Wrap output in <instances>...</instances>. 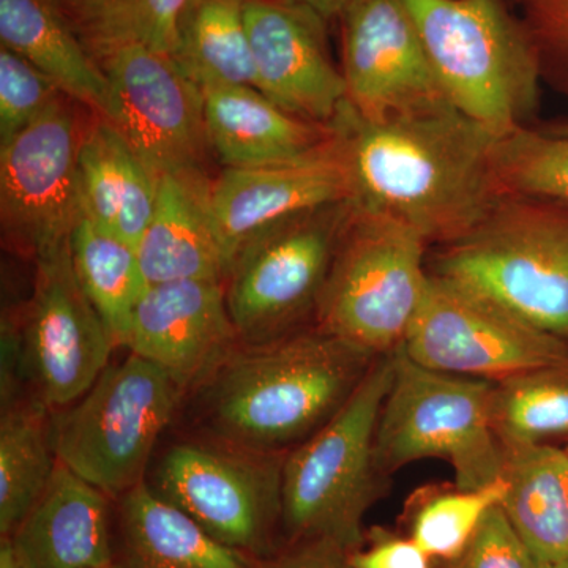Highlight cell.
I'll use <instances>...</instances> for the list:
<instances>
[{
	"instance_id": "1",
	"label": "cell",
	"mask_w": 568,
	"mask_h": 568,
	"mask_svg": "<svg viewBox=\"0 0 568 568\" xmlns=\"http://www.w3.org/2000/svg\"><path fill=\"white\" fill-rule=\"evenodd\" d=\"M331 125L351 203L402 220L428 245L465 237L504 197L495 173L499 136L455 108L368 121L346 102Z\"/></svg>"
},
{
	"instance_id": "2",
	"label": "cell",
	"mask_w": 568,
	"mask_h": 568,
	"mask_svg": "<svg viewBox=\"0 0 568 568\" xmlns=\"http://www.w3.org/2000/svg\"><path fill=\"white\" fill-rule=\"evenodd\" d=\"M377 357L316 325L241 345L194 392L201 420L211 439L287 454L343 409Z\"/></svg>"
},
{
	"instance_id": "3",
	"label": "cell",
	"mask_w": 568,
	"mask_h": 568,
	"mask_svg": "<svg viewBox=\"0 0 568 568\" xmlns=\"http://www.w3.org/2000/svg\"><path fill=\"white\" fill-rule=\"evenodd\" d=\"M395 373V351L376 358L334 418L284 455L282 529L291 544L364 547V521L386 488L376 465L377 420Z\"/></svg>"
},
{
	"instance_id": "4",
	"label": "cell",
	"mask_w": 568,
	"mask_h": 568,
	"mask_svg": "<svg viewBox=\"0 0 568 568\" xmlns=\"http://www.w3.org/2000/svg\"><path fill=\"white\" fill-rule=\"evenodd\" d=\"M448 102L496 136L526 126L540 97V55L503 0H403Z\"/></svg>"
},
{
	"instance_id": "5",
	"label": "cell",
	"mask_w": 568,
	"mask_h": 568,
	"mask_svg": "<svg viewBox=\"0 0 568 568\" xmlns=\"http://www.w3.org/2000/svg\"><path fill=\"white\" fill-rule=\"evenodd\" d=\"M462 284L568 345V209L503 197L476 230L428 254Z\"/></svg>"
},
{
	"instance_id": "6",
	"label": "cell",
	"mask_w": 568,
	"mask_h": 568,
	"mask_svg": "<svg viewBox=\"0 0 568 568\" xmlns=\"http://www.w3.org/2000/svg\"><path fill=\"white\" fill-rule=\"evenodd\" d=\"M495 383L435 372L395 351V373L377 420L376 465L384 477L439 458L455 487L478 489L503 474L504 447L491 422Z\"/></svg>"
},
{
	"instance_id": "7",
	"label": "cell",
	"mask_w": 568,
	"mask_h": 568,
	"mask_svg": "<svg viewBox=\"0 0 568 568\" xmlns=\"http://www.w3.org/2000/svg\"><path fill=\"white\" fill-rule=\"evenodd\" d=\"M428 246L402 220L354 205L313 325L372 354L394 353L424 298Z\"/></svg>"
},
{
	"instance_id": "8",
	"label": "cell",
	"mask_w": 568,
	"mask_h": 568,
	"mask_svg": "<svg viewBox=\"0 0 568 568\" xmlns=\"http://www.w3.org/2000/svg\"><path fill=\"white\" fill-rule=\"evenodd\" d=\"M182 396L160 366L130 354L52 414L55 458L104 495L122 497L144 484L153 448Z\"/></svg>"
},
{
	"instance_id": "9",
	"label": "cell",
	"mask_w": 568,
	"mask_h": 568,
	"mask_svg": "<svg viewBox=\"0 0 568 568\" xmlns=\"http://www.w3.org/2000/svg\"><path fill=\"white\" fill-rule=\"evenodd\" d=\"M354 204L308 212L276 226L239 254L224 282L242 345H264L305 328L334 264Z\"/></svg>"
},
{
	"instance_id": "10",
	"label": "cell",
	"mask_w": 568,
	"mask_h": 568,
	"mask_svg": "<svg viewBox=\"0 0 568 568\" xmlns=\"http://www.w3.org/2000/svg\"><path fill=\"white\" fill-rule=\"evenodd\" d=\"M284 455L220 440H182L164 452L149 487L212 537L257 560L271 558L282 525Z\"/></svg>"
},
{
	"instance_id": "11",
	"label": "cell",
	"mask_w": 568,
	"mask_h": 568,
	"mask_svg": "<svg viewBox=\"0 0 568 568\" xmlns=\"http://www.w3.org/2000/svg\"><path fill=\"white\" fill-rule=\"evenodd\" d=\"M402 349L425 368L491 383L568 361L567 343L433 274Z\"/></svg>"
},
{
	"instance_id": "12",
	"label": "cell",
	"mask_w": 568,
	"mask_h": 568,
	"mask_svg": "<svg viewBox=\"0 0 568 568\" xmlns=\"http://www.w3.org/2000/svg\"><path fill=\"white\" fill-rule=\"evenodd\" d=\"M74 104L62 95L0 145L3 237L33 260L69 245L85 216L78 168L85 126Z\"/></svg>"
},
{
	"instance_id": "13",
	"label": "cell",
	"mask_w": 568,
	"mask_h": 568,
	"mask_svg": "<svg viewBox=\"0 0 568 568\" xmlns=\"http://www.w3.org/2000/svg\"><path fill=\"white\" fill-rule=\"evenodd\" d=\"M110 91L104 119L162 175H207L203 91L173 55L142 47L119 48L95 59Z\"/></svg>"
},
{
	"instance_id": "14",
	"label": "cell",
	"mask_w": 568,
	"mask_h": 568,
	"mask_svg": "<svg viewBox=\"0 0 568 568\" xmlns=\"http://www.w3.org/2000/svg\"><path fill=\"white\" fill-rule=\"evenodd\" d=\"M36 265L32 297L17 327L22 377L32 384L33 398L61 409L95 384L115 347L78 282L70 244Z\"/></svg>"
},
{
	"instance_id": "15",
	"label": "cell",
	"mask_w": 568,
	"mask_h": 568,
	"mask_svg": "<svg viewBox=\"0 0 568 568\" xmlns=\"http://www.w3.org/2000/svg\"><path fill=\"white\" fill-rule=\"evenodd\" d=\"M339 20L347 103L361 118L454 108L403 0H355Z\"/></svg>"
},
{
	"instance_id": "16",
	"label": "cell",
	"mask_w": 568,
	"mask_h": 568,
	"mask_svg": "<svg viewBox=\"0 0 568 568\" xmlns=\"http://www.w3.org/2000/svg\"><path fill=\"white\" fill-rule=\"evenodd\" d=\"M209 209L227 263L261 235L308 212L353 197L338 136L305 159L223 168L209 186ZM230 275V274H227Z\"/></svg>"
},
{
	"instance_id": "17",
	"label": "cell",
	"mask_w": 568,
	"mask_h": 568,
	"mask_svg": "<svg viewBox=\"0 0 568 568\" xmlns=\"http://www.w3.org/2000/svg\"><path fill=\"white\" fill-rule=\"evenodd\" d=\"M256 89L284 111L331 125L347 102L325 20L295 0H245Z\"/></svg>"
},
{
	"instance_id": "18",
	"label": "cell",
	"mask_w": 568,
	"mask_h": 568,
	"mask_svg": "<svg viewBox=\"0 0 568 568\" xmlns=\"http://www.w3.org/2000/svg\"><path fill=\"white\" fill-rule=\"evenodd\" d=\"M241 345L220 280L151 284L126 343L130 353L160 366L182 394L203 387Z\"/></svg>"
},
{
	"instance_id": "19",
	"label": "cell",
	"mask_w": 568,
	"mask_h": 568,
	"mask_svg": "<svg viewBox=\"0 0 568 568\" xmlns=\"http://www.w3.org/2000/svg\"><path fill=\"white\" fill-rule=\"evenodd\" d=\"M203 99L209 148L223 168L294 162L335 138L334 126L284 111L253 85L204 89Z\"/></svg>"
},
{
	"instance_id": "20",
	"label": "cell",
	"mask_w": 568,
	"mask_h": 568,
	"mask_svg": "<svg viewBox=\"0 0 568 568\" xmlns=\"http://www.w3.org/2000/svg\"><path fill=\"white\" fill-rule=\"evenodd\" d=\"M209 175H162L155 209L136 246L151 284L181 280L226 282L230 263L209 209Z\"/></svg>"
},
{
	"instance_id": "21",
	"label": "cell",
	"mask_w": 568,
	"mask_h": 568,
	"mask_svg": "<svg viewBox=\"0 0 568 568\" xmlns=\"http://www.w3.org/2000/svg\"><path fill=\"white\" fill-rule=\"evenodd\" d=\"M110 496L58 462L50 484L9 537L33 568H100L114 564Z\"/></svg>"
},
{
	"instance_id": "22",
	"label": "cell",
	"mask_w": 568,
	"mask_h": 568,
	"mask_svg": "<svg viewBox=\"0 0 568 568\" xmlns=\"http://www.w3.org/2000/svg\"><path fill=\"white\" fill-rule=\"evenodd\" d=\"M78 168L85 219L136 248L155 209L159 178L97 114L85 126Z\"/></svg>"
},
{
	"instance_id": "23",
	"label": "cell",
	"mask_w": 568,
	"mask_h": 568,
	"mask_svg": "<svg viewBox=\"0 0 568 568\" xmlns=\"http://www.w3.org/2000/svg\"><path fill=\"white\" fill-rule=\"evenodd\" d=\"M0 40L3 48L47 74L63 95L92 114L106 115V78L58 0H0Z\"/></svg>"
},
{
	"instance_id": "24",
	"label": "cell",
	"mask_w": 568,
	"mask_h": 568,
	"mask_svg": "<svg viewBox=\"0 0 568 568\" xmlns=\"http://www.w3.org/2000/svg\"><path fill=\"white\" fill-rule=\"evenodd\" d=\"M503 510L544 568L568 564V457L552 444L504 447Z\"/></svg>"
},
{
	"instance_id": "25",
	"label": "cell",
	"mask_w": 568,
	"mask_h": 568,
	"mask_svg": "<svg viewBox=\"0 0 568 568\" xmlns=\"http://www.w3.org/2000/svg\"><path fill=\"white\" fill-rule=\"evenodd\" d=\"M123 568H260V560L227 547L148 484L122 496Z\"/></svg>"
},
{
	"instance_id": "26",
	"label": "cell",
	"mask_w": 568,
	"mask_h": 568,
	"mask_svg": "<svg viewBox=\"0 0 568 568\" xmlns=\"http://www.w3.org/2000/svg\"><path fill=\"white\" fill-rule=\"evenodd\" d=\"M173 59L201 91L220 85L256 88L245 0H186Z\"/></svg>"
},
{
	"instance_id": "27",
	"label": "cell",
	"mask_w": 568,
	"mask_h": 568,
	"mask_svg": "<svg viewBox=\"0 0 568 568\" xmlns=\"http://www.w3.org/2000/svg\"><path fill=\"white\" fill-rule=\"evenodd\" d=\"M50 407L18 398L0 418V534L17 532L50 484L58 458L51 439Z\"/></svg>"
},
{
	"instance_id": "28",
	"label": "cell",
	"mask_w": 568,
	"mask_h": 568,
	"mask_svg": "<svg viewBox=\"0 0 568 568\" xmlns=\"http://www.w3.org/2000/svg\"><path fill=\"white\" fill-rule=\"evenodd\" d=\"M70 254L78 282L102 317L112 345L126 347L134 313L149 287L136 248L84 216L71 234Z\"/></svg>"
},
{
	"instance_id": "29",
	"label": "cell",
	"mask_w": 568,
	"mask_h": 568,
	"mask_svg": "<svg viewBox=\"0 0 568 568\" xmlns=\"http://www.w3.org/2000/svg\"><path fill=\"white\" fill-rule=\"evenodd\" d=\"M93 59L126 47L173 55L186 0H58Z\"/></svg>"
},
{
	"instance_id": "30",
	"label": "cell",
	"mask_w": 568,
	"mask_h": 568,
	"mask_svg": "<svg viewBox=\"0 0 568 568\" xmlns=\"http://www.w3.org/2000/svg\"><path fill=\"white\" fill-rule=\"evenodd\" d=\"M491 422L503 447L568 439V361L495 383Z\"/></svg>"
},
{
	"instance_id": "31",
	"label": "cell",
	"mask_w": 568,
	"mask_h": 568,
	"mask_svg": "<svg viewBox=\"0 0 568 568\" xmlns=\"http://www.w3.org/2000/svg\"><path fill=\"white\" fill-rule=\"evenodd\" d=\"M503 476L487 487H426L409 504V537L432 559L452 562L465 551L488 511L503 504Z\"/></svg>"
},
{
	"instance_id": "32",
	"label": "cell",
	"mask_w": 568,
	"mask_h": 568,
	"mask_svg": "<svg viewBox=\"0 0 568 568\" xmlns=\"http://www.w3.org/2000/svg\"><path fill=\"white\" fill-rule=\"evenodd\" d=\"M495 173L504 197L568 209V126L538 132L526 125L497 138Z\"/></svg>"
},
{
	"instance_id": "33",
	"label": "cell",
	"mask_w": 568,
	"mask_h": 568,
	"mask_svg": "<svg viewBox=\"0 0 568 568\" xmlns=\"http://www.w3.org/2000/svg\"><path fill=\"white\" fill-rule=\"evenodd\" d=\"M63 93L39 69L7 48L0 50V145L28 129Z\"/></svg>"
},
{
	"instance_id": "34",
	"label": "cell",
	"mask_w": 568,
	"mask_h": 568,
	"mask_svg": "<svg viewBox=\"0 0 568 568\" xmlns=\"http://www.w3.org/2000/svg\"><path fill=\"white\" fill-rule=\"evenodd\" d=\"M447 568H544L508 521L503 507L488 511L473 540Z\"/></svg>"
},
{
	"instance_id": "35",
	"label": "cell",
	"mask_w": 568,
	"mask_h": 568,
	"mask_svg": "<svg viewBox=\"0 0 568 568\" xmlns=\"http://www.w3.org/2000/svg\"><path fill=\"white\" fill-rule=\"evenodd\" d=\"M541 70L568 93V0H526Z\"/></svg>"
},
{
	"instance_id": "36",
	"label": "cell",
	"mask_w": 568,
	"mask_h": 568,
	"mask_svg": "<svg viewBox=\"0 0 568 568\" xmlns=\"http://www.w3.org/2000/svg\"><path fill=\"white\" fill-rule=\"evenodd\" d=\"M432 558L410 537L376 530L368 548L349 552L353 568H433Z\"/></svg>"
},
{
	"instance_id": "37",
	"label": "cell",
	"mask_w": 568,
	"mask_h": 568,
	"mask_svg": "<svg viewBox=\"0 0 568 568\" xmlns=\"http://www.w3.org/2000/svg\"><path fill=\"white\" fill-rule=\"evenodd\" d=\"M260 568H353L349 552L328 540L291 544L280 555L260 560Z\"/></svg>"
},
{
	"instance_id": "38",
	"label": "cell",
	"mask_w": 568,
	"mask_h": 568,
	"mask_svg": "<svg viewBox=\"0 0 568 568\" xmlns=\"http://www.w3.org/2000/svg\"><path fill=\"white\" fill-rule=\"evenodd\" d=\"M295 2L315 10L325 21H328L332 20V18L342 17L343 11H345L351 3L355 2V0H295Z\"/></svg>"
},
{
	"instance_id": "39",
	"label": "cell",
	"mask_w": 568,
	"mask_h": 568,
	"mask_svg": "<svg viewBox=\"0 0 568 568\" xmlns=\"http://www.w3.org/2000/svg\"><path fill=\"white\" fill-rule=\"evenodd\" d=\"M0 568H33L11 538H2L0 545Z\"/></svg>"
},
{
	"instance_id": "40",
	"label": "cell",
	"mask_w": 568,
	"mask_h": 568,
	"mask_svg": "<svg viewBox=\"0 0 568 568\" xmlns=\"http://www.w3.org/2000/svg\"><path fill=\"white\" fill-rule=\"evenodd\" d=\"M100 568H123V567H122V564H110V566L100 567Z\"/></svg>"
},
{
	"instance_id": "41",
	"label": "cell",
	"mask_w": 568,
	"mask_h": 568,
	"mask_svg": "<svg viewBox=\"0 0 568 568\" xmlns=\"http://www.w3.org/2000/svg\"><path fill=\"white\" fill-rule=\"evenodd\" d=\"M564 448H566L567 457H568V443H567V446H566V447H564Z\"/></svg>"
},
{
	"instance_id": "42",
	"label": "cell",
	"mask_w": 568,
	"mask_h": 568,
	"mask_svg": "<svg viewBox=\"0 0 568 568\" xmlns=\"http://www.w3.org/2000/svg\"><path fill=\"white\" fill-rule=\"evenodd\" d=\"M558 568H568V564H566V566H562V567H558Z\"/></svg>"
}]
</instances>
